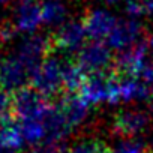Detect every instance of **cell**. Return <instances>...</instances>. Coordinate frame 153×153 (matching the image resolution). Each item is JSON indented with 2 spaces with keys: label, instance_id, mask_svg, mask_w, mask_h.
Returning <instances> with one entry per match:
<instances>
[{
  "label": "cell",
  "instance_id": "obj_1",
  "mask_svg": "<svg viewBox=\"0 0 153 153\" xmlns=\"http://www.w3.org/2000/svg\"><path fill=\"white\" fill-rule=\"evenodd\" d=\"M65 62L57 56H48L32 75V89L45 98L57 95L63 89Z\"/></svg>",
  "mask_w": 153,
  "mask_h": 153
},
{
  "label": "cell",
  "instance_id": "obj_2",
  "mask_svg": "<svg viewBox=\"0 0 153 153\" xmlns=\"http://www.w3.org/2000/svg\"><path fill=\"white\" fill-rule=\"evenodd\" d=\"M53 108L54 105H51L45 96H42L32 87H26L17 92L15 98L12 99V110L18 122L44 120L48 117Z\"/></svg>",
  "mask_w": 153,
  "mask_h": 153
},
{
  "label": "cell",
  "instance_id": "obj_3",
  "mask_svg": "<svg viewBox=\"0 0 153 153\" xmlns=\"http://www.w3.org/2000/svg\"><path fill=\"white\" fill-rule=\"evenodd\" d=\"M78 96L89 105H117V80L105 75H90L78 90Z\"/></svg>",
  "mask_w": 153,
  "mask_h": 153
},
{
  "label": "cell",
  "instance_id": "obj_4",
  "mask_svg": "<svg viewBox=\"0 0 153 153\" xmlns=\"http://www.w3.org/2000/svg\"><path fill=\"white\" fill-rule=\"evenodd\" d=\"M33 69L20 60L14 53L0 62V89L3 92H20L32 81Z\"/></svg>",
  "mask_w": 153,
  "mask_h": 153
},
{
  "label": "cell",
  "instance_id": "obj_5",
  "mask_svg": "<svg viewBox=\"0 0 153 153\" xmlns=\"http://www.w3.org/2000/svg\"><path fill=\"white\" fill-rule=\"evenodd\" d=\"M41 26H44L41 2H38V0H18L14 5L11 17V27L15 30V33L32 36L38 33Z\"/></svg>",
  "mask_w": 153,
  "mask_h": 153
},
{
  "label": "cell",
  "instance_id": "obj_6",
  "mask_svg": "<svg viewBox=\"0 0 153 153\" xmlns=\"http://www.w3.org/2000/svg\"><path fill=\"white\" fill-rule=\"evenodd\" d=\"M113 60L111 48L105 42L98 41L87 42L76 56V65L90 75H104V72L113 65Z\"/></svg>",
  "mask_w": 153,
  "mask_h": 153
},
{
  "label": "cell",
  "instance_id": "obj_7",
  "mask_svg": "<svg viewBox=\"0 0 153 153\" xmlns=\"http://www.w3.org/2000/svg\"><path fill=\"white\" fill-rule=\"evenodd\" d=\"M143 38V24L140 20L122 18L117 21L116 27L107 38L105 44L111 48V51L123 53L138 44H141Z\"/></svg>",
  "mask_w": 153,
  "mask_h": 153
},
{
  "label": "cell",
  "instance_id": "obj_8",
  "mask_svg": "<svg viewBox=\"0 0 153 153\" xmlns=\"http://www.w3.org/2000/svg\"><path fill=\"white\" fill-rule=\"evenodd\" d=\"M50 48H51V41L47 36L36 33L32 36H24L15 45L12 53L35 72V69L50 56Z\"/></svg>",
  "mask_w": 153,
  "mask_h": 153
},
{
  "label": "cell",
  "instance_id": "obj_9",
  "mask_svg": "<svg viewBox=\"0 0 153 153\" xmlns=\"http://www.w3.org/2000/svg\"><path fill=\"white\" fill-rule=\"evenodd\" d=\"M150 123L152 119L147 111L140 108H126L116 116L113 128L114 132L123 138H137L149 129Z\"/></svg>",
  "mask_w": 153,
  "mask_h": 153
},
{
  "label": "cell",
  "instance_id": "obj_10",
  "mask_svg": "<svg viewBox=\"0 0 153 153\" xmlns=\"http://www.w3.org/2000/svg\"><path fill=\"white\" fill-rule=\"evenodd\" d=\"M114 63L117 71L125 76L141 78L143 72L150 65V51L147 48V44L141 42L123 53H119V57Z\"/></svg>",
  "mask_w": 153,
  "mask_h": 153
},
{
  "label": "cell",
  "instance_id": "obj_11",
  "mask_svg": "<svg viewBox=\"0 0 153 153\" xmlns=\"http://www.w3.org/2000/svg\"><path fill=\"white\" fill-rule=\"evenodd\" d=\"M117 21L119 20L116 18V15L111 9L98 6V8L90 9L86 14L83 24H84L87 38H90L92 41L102 42L104 39H107L110 36V33L116 27Z\"/></svg>",
  "mask_w": 153,
  "mask_h": 153
},
{
  "label": "cell",
  "instance_id": "obj_12",
  "mask_svg": "<svg viewBox=\"0 0 153 153\" xmlns=\"http://www.w3.org/2000/svg\"><path fill=\"white\" fill-rule=\"evenodd\" d=\"M86 39L87 33L83 21L69 20L56 30L53 42L62 53L71 54V53H80V50L86 45Z\"/></svg>",
  "mask_w": 153,
  "mask_h": 153
},
{
  "label": "cell",
  "instance_id": "obj_13",
  "mask_svg": "<svg viewBox=\"0 0 153 153\" xmlns=\"http://www.w3.org/2000/svg\"><path fill=\"white\" fill-rule=\"evenodd\" d=\"M153 93L141 78L123 76L117 80V105L119 104H135L147 101Z\"/></svg>",
  "mask_w": 153,
  "mask_h": 153
},
{
  "label": "cell",
  "instance_id": "obj_14",
  "mask_svg": "<svg viewBox=\"0 0 153 153\" xmlns=\"http://www.w3.org/2000/svg\"><path fill=\"white\" fill-rule=\"evenodd\" d=\"M59 110H60V113H62L65 122L68 123V126L74 131L75 128L81 126V125L87 120L90 107H89L78 95L69 93V95L65 96L63 101L60 102Z\"/></svg>",
  "mask_w": 153,
  "mask_h": 153
},
{
  "label": "cell",
  "instance_id": "obj_15",
  "mask_svg": "<svg viewBox=\"0 0 153 153\" xmlns=\"http://www.w3.org/2000/svg\"><path fill=\"white\" fill-rule=\"evenodd\" d=\"M41 11H42L44 26L59 29L66 21H69L68 20L69 9H68V6L63 0H42L41 2Z\"/></svg>",
  "mask_w": 153,
  "mask_h": 153
},
{
  "label": "cell",
  "instance_id": "obj_16",
  "mask_svg": "<svg viewBox=\"0 0 153 153\" xmlns=\"http://www.w3.org/2000/svg\"><path fill=\"white\" fill-rule=\"evenodd\" d=\"M26 141L21 134V128L18 123L5 119L0 123V147L11 152H20L24 147Z\"/></svg>",
  "mask_w": 153,
  "mask_h": 153
},
{
  "label": "cell",
  "instance_id": "obj_17",
  "mask_svg": "<svg viewBox=\"0 0 153 153\" xmlns=\"http://www.w3.org/2000/svg\"><path fill=\"white\" fill-rule=\"evenodd\" d=\"M87 80V74L75 63L65 62L63 68V89L68 90L69 93H74L76 90H80L84 81Z\"/></svg>",
  "mask_w": 153,
  "mask_h": 153
},
{
  "label": "cell",
  "instance_id": "obj_18",
  "mask_svg": "<svg viewBox=\"0 0 153 153\" xmlns=\"http://www.w3.org/2000/svg\"><path fill=\"white\" fill-rule=\"evenodd\" d=\"M63 153H107V149L98 138H81L68 146Z\"/></svg>",
  "mask_w": 153,
  "mask_h": 153
},
{
  "label": "cell",
  "instance_id": "obj_19",
  "mask_svg": "<svg viewBox=\"0 0 153 153\" xmlns=\"http://www.w3.org/2000/svg\"><path fill=\"white\" fill-rule=\"evenodd\" d=\"M108 153H146V144L138 138H123Z\"/></svg>",
  "mask_w": 153,
  "mask_h": 153
},
{
  "label": "cell",
  "instance_id": "obj_20",
  "mask_svg": "<svg viewBox=\"0 0 153 153\" xmlns=\"http://www.w3.org/2000/svg\"><path fill=\"white\" fill-rule=\"evenodd\" d=\"M123 9H125L126 18H131V20H140L143 15L147 14L144 0H128L123 5Z\"/></svg>",
  "mask_w": 153,
  "mask_h": 153
},
{
  "label": "cell",
  "instance_id": "obj_21",
  "mask_svg": "<svg viewBox=\"0 0 153 153\" xmlns=\"http://www.w3.org/2000/svg\"><path fill=\"white\" fill-rule=\"evenodd\" d=\"M12 110V99L9 98V95L6 92H3L0 89V120L8 119V113Z\"/></svg>",
  "mask_w": 153,
  "mask_h": 153
},
{
  "label": "cell",
  "instance_id": "obj_22",
  "mask_svg": "<svg viewBox=\"0 0 153 153\" xmlns=\"http://www.w3.org/2000/svg\"><path fill=\"white\" fill-rule=\"evenodd\" d=\"M32 153H63V149H62V144L47 143V144H42L39 147H35Z\"/></svg>",
  "mask_w": 153,
  "mask_h": 153
},
{
  "label": "cell",
  "instance_id": "obj_23",
  "mask_svg": "<svg viewBox=\"0 0 153 153\" xmlns=\"http://www.w3.org/2000/svg\"><path fill=\"white\" fill-rule=\"evenodd\" d=\"M141 80L147 84V87H149V89H150V92L153 93V63H150V65L147 66V69L143 72Z\"/></svg>",
  "mask_w": 153,
  "mask_h": 153
},
{
  "label": "cell",
  "instance_id": "obj_24",
  "mask_svg": "<svg viewBox=\"0 0 153 153\" xmlns=\"http://www.w3.org/2000/svg\"><path fill=\"white\" fill-rule=\"evenodd\" d=\"M102 2L107 5V6H117V5H125L128 0H102Z\"/></svg>",
  "mask_w": 153,
  "mask_h": 153
},
{
  "label": "cell",
  "instance_id": "obj_25",
  "mask_svg": "<svg viewBox=\"0 0 153 153\" xmlns=\"http://www.w3.org/2000/svg\"><path fill=\"white\" fill-rule=\"evenodd\" d=\"M17 2H18V0H0V8H6V6L14 5Z\"/></svg>",
  "mask_w": 153,
  "mask_h": 153
},
{
  "label": "cell",
  "instance_id": "obj_26",
  "mask_svg": "<svg viewBox=\"0 0 153 153\" xmlns=\"http://www.w3.org/2000/svg\"><path fill=\"white\" fill-rule=\"evenodd\" d=\"M146 8H147V14L153 17V0H147V2H146Z\"/></svg>",
  "mask_w": 153,
  "mask_h": 153
},
{
  "label": "cell",
  "instance_id": "obj_27",
  "mask_svg": "<svg viewBox=\"0 0 153 153\" xmlns=\"http://www.w3.org/2000/svg\"><path fill=\"white\" fill-rule=\"evenodd\" d=\"M147 48H149V51H150V54L153 56V35L149 38V41H147Z\"/></svg>",
  "mask_w": 153,
  "mask_h": 153
},
{
  "label": "cell",
  "instance_id": "obj_28",
  "mask_svg": "<svg viewBox=\"0 0 153 153\" xmlns=\"http://www.w3.org/2000/svg\"><path fill=\"white\" fill-rule=\"evenodd\" d=\"M0 153H17V152H11V150H6L3 147H0Z\"/></svg>",
  "mask_w": 153,
  "mask_h": 153
},
{
  "label": "cell",
  "instance_id": "obj_29",
  "mask_svg": "<svg viewBox=\"0 0 153 153\" xmlns=\"http://www.w3.org/2000/svg\"><path fill=\"white\" fill-rule=\"evenodd\" d=\"M2 44H3V41L0 38V51H2ZM0 62H2V53H0Z\"/></svg>",
  "mask_w": 153,
  "mask_h": 153
},
{
  "label": "cell",
  "instance_id": "obj_30",
  "mask_svg": "<svg viewBox=\"0 0 153 153\" xmlns=\"http://www.w3.org/2000/svg\"><path fill=\"white\" fill-rule=\"evenodd\" d=\"M152 150H153V141H152Z\"/></svg>",
  "mask_w": 153,
  "mask_h": 153
},
{
  "label": "cell",
  "instance_id": "obj_31",
  "mask_svg": "<svg viewBox=\"0 0 153 153\" xmlns=\"http://www.w3.org/2000/svg\"><path fill=\"white\" fill-rule=\"evenodd\" d=\"M3 120H5V119H3ZM0 123H2V120H0Z\"/></svg>",
  "mask_w": 153,
  "mask_h": 153
},
{
  "label": "cell",
  "instance_id": "obj_32",
  "mask_svg": "<svg viewBox=\"0 0 153 153\" xmlns=\"http://www.w3.org/2000/svg\"><path fill=\"white\" fill-rule=\"evenodd\" d=\"M144 2H147V0H144Z\"/></svg>",
  "mask_w": 153,
  "mask_h": 153
}]
</instances>
